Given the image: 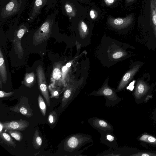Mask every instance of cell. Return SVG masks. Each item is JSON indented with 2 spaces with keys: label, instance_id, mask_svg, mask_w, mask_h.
Listing matches in <instances>:
<instances>
[{
  "label": "cell",
  "instance_id": "obj_1",
  "mask_svg": "<svg viewBox=\"0 0 156 156\" xmlns=\"http://www.w3.org/2000/svg\"><path fill=\"white\" fill-rule=\"evenodd\" d=\"M93 142L92 136L88 134L77 133L72 134L68 136L63 143V149L66 152L73 156H82L81 154L90 146L93 145L92 144L80 149L86 144Z\"/></svg>",
  "mask_w": 156,
  "mask_h": 156
},
{
  "label": "cell",
  "instance_id": "obj_2",
  "mask_svg": "<svg viewBox=\"0 0 156 156\" xmlns=\"http://www.w3.org/2000/svg\"><path fill=\"white\" fill-rule=\"evenodd\" d=\"M115 90L105 85L97 91H94L90 94V95L103 96L105 99V105L107 107L116 105L121 100Z\"/></svg>",
  "mask_w": 156,
  "mask_h": 156
},
{
  "label": "cell",
  "instance_id": "obj_3",
  "mask_svg": "<svg viewBox=\"0 0 156 156\" xmlns=\"http://www.w3.org/2000/svg\"><path fill=\"white\" fill-rule=\"evenodd\" d=\"M52 20L48 19L36 31L33 35V44L37 45L47 40L51 33Z\"/></svg>",
  "mask_w": 156,
  "mask_h": 156
},
{
  "label": "cell",
  "instance_id": "obj_4",
  "mask_svg": "<svg viewBox=\"0 0 156 156\" xmlns=\"http://www.w3.org/2000/svg\"><path fill=\"white\" fill-rule=\"evenodd\" d=\"M144 63L140 61H132L129 69L123 76L116 90V92L123 90L132 80Z\"/></svg>",
  "mask_w": 156,
  "mask_h": 156
},
{
  "label": "cell",
  "instance_id": "obj_5",
  "mask_svg": "<svg viewBox=\"0 0 156 156\" xmlns=\"http://www.w3.org/2000/svg\"><path fill=\"white\" fill-rule=\"evenodd\" d=\"M151 79V76L147 73L143 74L137 79L133 93L136 99H140L149 91L151 86L149 83Z\"/></svg>",
  "mask_w": 156,
  "mask_h": 156
},
{
  "label": "cell",
  "instance_id": "obj_6",
  "mask_svg": "<svg viewBox=\"0 0 156 156\" xmlns=\"http://www.w3.org/2000/svg\"><path fill=\"white\" fill-rule=\"evenodd\" d=\"M36 71L39 90L44 98L47 105L48 106H50L51 102L50 97L43 69L40 65L37 67Z\"/></svg>",
  "mask_w": 156,
  "mask_h": 156
},
{
  "label": "cell",
  "instance_id": "obj_7",
  "mask_svg": "<svg viewBox=\"0 0 156 156\" xmlns=\"http://www.w3.org/2000/svg\"><path fill=\"white\" fill-rule=\"evenodd\" d=\"M90 125L97 130L113 132V126L107 121L97 117L90 118L87 120Z\"/></svg>",
  "mask_w": 156,
  "mask_h": 156
},
{
  "label": "cell",
  "instance_id": "obj_8",
  "mask_svg": "<svg viewBox=\"0 0 156 156\" xmlns=\"http://www.w3.org/2000/svg\"><path fill=\"white\" fill-rule=\"evenodd\" d=\"M10 110L16 113H20L27 117L33 115L32 110L28 103V100L25 97H21L18 104L10 108Z\"/></svg>",
  "mask_w": 156,
  "mask_h": 156
},
{
  "label": "cell",
  "instance_id": "obj_9",
  "mask_svg": "<svg viewBox=\"0 0 156 156\" xmlns=\"http://www.w3.org/2000/svg\"><path fill=\"white\" fill-rule=\"evenodd\" d=\"M22 3L21 0H10L2 9L1 18H6L15 14L20 10Z\"/></svg>",
  "mask_w": 156,
  "mask_h": 156
},
{
  "label": "cell",
  "instance_id": "obj_10",
  "mask_svg": "<svg viewBox=\"0 0 156 156\" xmlns=\"http://www.w3.org/2000/svg\"><path fill=\"white\" fill-rule=\"evenodd\" d=\"M80 92L78 87L73 85L67 86L62 97L61 106L64 108L70 103L77 96Z\"/></svg>",
  "mask_w": 156,
  "mask_h": 156
},
{
  "label": "cell",
  "instance_id": "obj_11",
  "mask_svg": "<svg viewBox=\"0 0 156 156\" xmlns=\"http://www.w3.org/2000/svg\"><path fill=\"white\" fill-rule=\"evenodd\" d=\"M98 131L101 134L100 140L102 143L109 147V149L117 148V137L113 132L100 130Z\"/></svg>",
  "mask_w": 156,
  "mask_h": 156
},
{
  "label": "cell",
  "instance_id": "obj_12",
  "mask_svg": "<svg viewBox=\"0 0 156 156\" xmlns=\"http://www.w3.org/2000/svg\"><path fill=\"white\" fill-rule=\"evenodd\" d=\"M4 129L5 130H13L23 131L29 125V123L27 121L20 119L7 121L2 123Z\"/></svg>",
  "mask_w": 156,
  "mask_h": 156
},
{
  "label": "cell",
  "instance_id": "obj_13",
  "mask_svg": "<svg viewBox=\"0 0 156 156\" xmlns=\"http://www.w3.org/2000/svg\"><path fill=\"white\" fill-rule=\"evenodd\" d=\"M133 20L132 15L124 18L110 17L108 20V22L113 27L120 29L125 28L129 25L132 23Z\"/></svg>",
  "mask_w": 156,
  "mask_h": 156
},
{
  "label": "cell",
  "instance_id": "obj_14",
  "mask_svg": "<svg viewBox=\"0 0 156 156\" xmlns=\"http://www.w3.org/2000/svg\"><path fill=\"white\" fill-rule=\"evenodd\" d=\"M48 0H36L30 16L31 20L34 19L41 13L42 8L46 4Z\"/></svg>",
  "mask_w": 156,
  "mask_h": 156
},
{
  "label": "cell",
  "instance_id": "obj_15",
  "mask_svg": "<svg viewBox=\"0 0 156 156\" xmlns=\"http://www.w3.org/2000/svg\"><path fill=\"white\" fill-rule=\"evenodd\" d=\"M0 50V75L3 83H5L7 79V73L3 55L1 49Z\"/></svg>",
  "mask_w": 156,
  "mask_h": 156
},
{
  "label": "cell",
  "instance_id": "obj_16",
  "mask_svg": "<svg viewBox=\"0 0 156 156\" xmlns=\"http://www.w3.org/2000/svg\"><path fill=\"white\" fill-rule=\"evenodd\" d=\"M42 138L39 134L38 130L36 129L33 138L32 144L33 146L35 149H38L41 147L42 144Z\"/></svg>",
  "mask_w": 156,
  "mask_h": 156
},
{
  "label": "cell",
  "instance_id": "obj_17",
  "mask_svg": "<svg viewBox=\"0 0 156 156\" xmlns=\"http://www.w3.org/2000/svg\"><path fill=\"white\" fill-rule=\"evenodd\" d=\"M0 136L5 144L14 147L16 146L15 143L8 134L2 132L0 133Z\"/></svg>",
  "mask_w": 156,
  "mask_h": 156
},
{
  "label": "cell",
  "instance_id": "obj_18",
  "mask_svg": "<svg viewBox=\"0 0 156 156\" xmlns=\"http://www.w3.org/2000/svg\"><path fill=\"white\" fill-rule=\"evenodd\" d=\"M151 9L152 25L154 33L156 36V12L154 0H151Z\"/></svg>",
  "mask_w": 156,
  "mask_h": 156
},
{
  "label": "cell",
  "instance_id": "obj_19",
  "mask_svg": "<svg viewBox=\"0 0 156 156\" xmlns=\"http://www.w3.org/2000/svg\"><path fill=\"white\" fill-rule=\"evenodd\" d=\"M38 103L40 110L44 116H45L47 109L46 103L42 96L39 94L38 97Z\"/></svg>",
  "mask_w": 156,
  "mask_h": 156
},
{
  "label": "cell",
  "instance_id": "obj_20",
  "mask_svg": "<svg viewBox=\"0 0 156 156\" xmlns=\"http://www.w3.org/2000/svg\"><path fill=\"white\" fill-rule=\"evenodd\" d=\"M48 89L51 94V98H59L61 89L58 87H55L52 85L48 87Z\"/></svg>",
  "mask_w": 156,
  "mask_h": 156
},
{
  "label": "cell",
  "instance_id": "obj_21",
  "mask_svg": "<svg viewBox=\"0 0 156 156\" xmlns=\"http://www.w3.org/2000/svg\"><path fill=\"white\" fill-rule=\"evenodd\" d=\"M34 75L33 73L26 74L24 79V84L28 87H32L34 83Z\"/></svg>",
  "mask_w": 156,
  "mask_h": 156
},
{
  "label": "cell",
  "instance_id": "obj_22",
  "mask_svg": "<svg viewBox=\"0 0 156 156\" xmlns=\"http://www.w3.org/2000/svg\"><path fill=\"white\" fill-rule=\"evenodd\" d=\"M7 132L16 140L20 142L23 139V136L22 133L16 130H6Z\"/></svg>",
  "mask_w": 156,
  "mask_h": 156
},
{
  "label": "cell",
  "instance_id": "obj_23",
  "mask_svg": "<svg viewBox=\"0 0 156 156\" xmlns=\"http://www.w3.org/2000/svg\"><path fill=\"white\" fill-rule=\"evenodd\" d=\"M139 140L151 144H156V138L148 135H143L139 138Z\"/></svg>",
  "mask_w": 156,
  "mask_h": 156
},
{
  "label": "cell",
  "instance_id": "obj_24",
  "mask_svg": "<svg viewBox=\"0 0 156 156\" xmlns=\"http://www.w3.org/2000/svg\"><path fill=\"white\" fill-rule=\"evenodd\" d=\"M57 115L55 111L51 112L48 117V123L51 125L54 124L57 119Z\"/></svg>",
  "mask_w": 156,
  "mask_h": 156
},
{
  "label": "cell",
  "instance_id": "obj_25",
  "mask_svg": "<svg viewBox=\"0 0 156 156\" xmlns=\"http://www.w3.org/2000/svg\"><path fill=\"white\" fill-rule=\"evenodd\" d=\"M27 30V28L24 25H21L18 30L16 32V34L19 38H21Z\"/></svg>",
  "mask_w": 156,
  "mask_h": 156
},
{
  "label": "cell",
  "instance_id": "obj_26",
  "mask_svg": "<svg viewBox=\"0 0 156 156\" xmlns=\"http://www.w3.org/2000/svg\"><path fill=\"white\" fill-rule=\"evenodd\" d=\"M65 8L66 13L70 16H74L75 14L71 5L68 3H66L65 5Z\"/></svg>",
  "mask_w": 156,
  "mask_h": 156
},
{
  "label": "cell",
  "instance_id": "obj_27",
  "mask_svg": "<svg viewBox=\"0 0 156 156\" xmlns=\"http://www.w3.org/2000/svg\"><path fill=\"white\" fill-rule=\"evenodd\" d=\"M61 76V73L60 69L58 68H55L53 70L52 73V77L55 80H59Z\"/></svg>",
  "mask_w": 156,
  "mask_h": 156
},
{
  "label": "cell",
  "instance_id": "obj_28",
  "mask_svg": "<svg viewBox=\"0 0 156 156\" xmlns=\"http://www.w3.org/2000/svg\"><path fill=\"white\" fill-rule=\"evenodd\" d=\"M79 28L80 31L84 34H86L87 31V26L82 20H81L80 23Z\"/></svg>",
  "mask_w": 156,
  "mask_h": 156
},
{
  "label": "cell",
  "instance_id": "obj_29",
  "mask_svg": "<svg viewBox=\"0 0 156 156\" xmlns=\"http://www.w3.org/2000/svg\"><path fill=\"white\" fill-rule=\"evenodd\" d=\"M127 53L126 51H119L115 53L113 55V57L115 59H118L127 56Z\"/></svg>",
  "mask_w": 156,
  "mask_h": 156
},
{
  "label": "cell",
  "instance_id": "obj_30",
  "mask_svg": "<svg viewBox=\"0 0 156 156\" xmlns=\"http://www.w3.org/2000/svg\"><path fill=\"white\" fill-rule=\"evenodd\" d=\"M131 156H156L154 153L147 152H139L135 154H132Z\"/></svg>",
  "mask_w": 156,
  "mask_h": 156
},
{
  "label": "cell",
  "instance_id": "obj_31",
  "mask_svg": "<svg viewBox=\"0 0 156 156\" xmlns=\"http://www.w3.org/2000/svg\"><path fill=\"white\" fill-rule=\"evenodd\" d=\"M14 93V92H10L6 93L3 91H0V98H1L9 97L12 94Z\"/></svg>",
  "mask_w": 156,
  "mask_h": 156
},
{
  "label": "cell",
  "instance_id": "obj_32",
  "mask_svg": "<svg viewBox=\"0 0 156 156\" xmlns=\"http://www.w3.org/2000/svg\"><path fill=\"white\" fill-rule=\"evenodd\" d=\"M90 15L92 19H94L96 17V15L95 12L93 10H91L90 12Z\"/></svg>",
  "mask_w": 156,
  "mask_h": 156
},
{
  "label": "cell",
  "instance_id": "obj_33",
  "mask_svg": "<svg viewBox=\"0 0 156 156\" xmlns=\"http://www.w3.org/2000/svg\"><path fill=\"white\" fill-rule=\"evenodd\" d=\"M115 0H104L106 4L109 5L112 4L115 1Z\"/></svg>",
  "mask_w": 156,
  "mask_h": 156
},
{
  "label": "cell",
  "instance_id": "obj_34",
  "mask_svg": "<svg viewBox=\"0 0 156 156\" xmlns=\"http://www.w3.org/2000/svg\"><path fill=\"white\" fill-rule=\"evenodd\" d=\"M4 125L2 123L0 122V133L2 132V130L4 129Z\"/></svg>",
  "mask_w": 156,
  "mask_h": 156
},
{
  "label": "cell",
  "instance_id": "obj_35",
  "mask_svg": "<svg viewBox=\"0 0 156 156\" xmlns=\"http://www.w3.org/2000/svg\"><path fill=\"white\" fill-rule=\"evenodd\" d=\"M155 11L156 12V0H154Z\"/></svg>",
  "mask_w": 156,
  "mask_h": 156
},
{
  "label": "cell",
  "instance_id": "obj_36",
  "mask_svg": "<svg viewBox=\"0 0 156 156\" xmlns=\"http://www.w3.org/2000/svg\"><path fill=\"white\" fill-rule=\"evenodd\" d=\"M134 0H126V2L127 3H129L130 2H133Z\"/></svg>",
  "mask_w": 156,
  "mask_h": 156
}]
</instances>
